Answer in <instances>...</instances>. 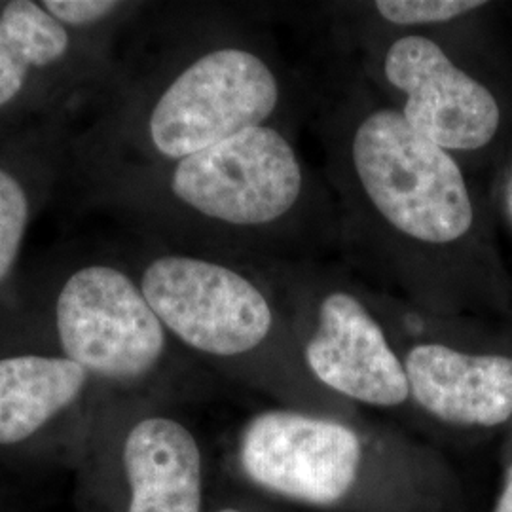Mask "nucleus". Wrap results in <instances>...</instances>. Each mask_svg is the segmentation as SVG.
Here are the masks:
<instances>
[{
    "label": "nucleus",
    "mask_w": 512,
    "mask_h": 512,
    "mask_svg": "<svg viewBox=\"0 0 512 512\" xmlns=\"http://www.w3.org/2000/svg\"><path fill=\"white\" fill-rule=\"evenodd\" d=\"M54 321L63 357L101 380H141L164 355V325L139 281L109 262L82 264L63 279Z\"/></svg>",
    "instance_id": "obj_2"
},
{
    "label": "nucleus",
    "mask_w": 512,
    "mask_h": 512,
    "mask_svg": "<svg viewBox=\"0 0 512 512\" xmlns=\"http://www.w3.org/2000/svg\"><path fill=\"white\" fill-rule=\"evenodd\" d=\"M219 512H239V511H236V509H222V511H219Z\"/></svg>",
    "instance_id": "obj_17"
},
{
    "label": "nucleus",
    "mask_w": 512,
    "mask_h": 512,
    "mask_svg": "<svg viewBox=\"0 0 512 512\" xmlns=\"http://www.w3.org/2000/svg\"><path fill=\"white\" fill-rule=\"evenodd\" d=\"M88 380L90 374L67 357L0 359V446L31 439L80 399Z\"/></svg>",
    "instance_id": "obj_11"
},
{
    "label": "nucleus",
    "mask_w": 512,
    "mask_h": 512,
    "mask_svg": "<svg viewBox=\"0 0 512 512\" xmlns=\"http://www.w3.org/2000/svg\"><path fill=\"white\" fill-rule=\"evenodd\" d=\"M169 186L205 219L260 226L281 219L298 202L302 167L279 131L258 126L177 162Z\"/></svg>",
    "instance_id": "obj_5"
},
{
    "label": "nucleus",
    "mask_w": 512,
    "mask_h": 512,
    "mask_svg": "<svg viewBox=\"0 0 512 512\" xmlns=\"http://www.w3.org/2000/svg\"><path fill=\"white\" fill-rule=\"evenodd\" d=\"M494 512H512V465L507 469L505 484H503V490L497 499Z\"/></svg>",
    "instance_id": "obj_16"
},
{
    "label": "nucleus",
    "mask_w": 512,
    "mask_h": 512,
    "mask_svg": "<svg viewBox=\"0 0 512 512\" xmlns=\"http://www.w3.org/2000/svg\"><path fill=\"white\" fill-rule=\"evenodd\" d=\"M410 393L431 416L465 427H495L512 416V359L420 344L406 355Z\"/></svg>",
    "instance_id": "obj_9"
},
{
    "label": "nucleus",
    "mask_w": 512,
    "mask_h": 512,
    "mask_svg": "<svg viewBox=\"0 0 512 512\" xmlns=\"http://www.w3.org/2000/svg\"><path fill=\"white\" fill-rule=\"evenodd\" d=\"M33 194L14 167L0 162V289L18 266L33 219Z\"/></svg>",
    "instance_id": "obj_13"
},
{
    "label": "nucleus",
    "mask_w": 512,
    "mask_h": 512,
    "mask_svg": "<svg viewBox=\"0 0 512 512\" xmlns=\"http://www.w3.org/2000/svg\"><path fill=\"white\" fill-rule=\"evenodd\" d=\"M277 101V80L258 55L241 48L207 52L177 74L152 105L150 147L165 160L181 162L262 126Z\"/></svg>",
    "instance_id": "obj_3"
},
{
    "label": "nucleus",
    "mask_w": 512,
    "mask_h": 512,
    "mask_svg": "<svg viewBox=\"0 0 512 512\" xmlns=\"http://www.w3.org/2000/svg\"><path fill=\"white\" fill-rule=\"evenodd\" d=\"M40 4L69 31L99 25L122 8L116 0H42Z\"/></svg>",
    "instance_id": "obj_15"
},
{
    "label": "nucleus",
    "mask_w": 512,
    "mask_h": 512,
    "mask_svg": "<svg viewBox=\"0 0 512 512\" xmlns=\"http://www.w3.org/2000/svg\"><path fill=\"white\" fill-rule=\"evenodd\" d=\"M385 78L406 95L404 120L444 150L486 147L501 124L494 93L461 71L437 42L395 40L384 61Z\"/></svg>",
    "instance_id": "obj_7"
},
{
    "label": "nucleus",
    "mask_w": 512,
    "mask_h": 512,
    "mask_svg": "<svg viewBox=\"0 0 512 512\" xmlns=\"http://www.w3.org/2000/svg\"><path fill=\"white\" fill-rule=\"evenodd\" d=\"M484 4L480 0H380L376 10L395 25H429L465 16Z\"/></svg>",
    "instance_id": "obj_14"
},
{
    "label": "nucleus",
    "mask_w": 512,
    "mask_h": 512,
    "mask_svg": "<svg viewBox=\"0 0 512 512\" xmlns=\"http://www.w3.org/2000/svg\"><path fill=\"white\" fill-rule=\"evenodd\" d=\"M361 456L353 429L291 410L258 414L239 442L241 467L255 484L311 505H332L348 494Z\"/></svg>",
    "instance_id": "obj_6"
},
{
    "label": "nucleus",
    "mask_w": 512,
    "mask_h": 512,
    "mask_svg": "<svg viewBox=\"0 0 512 512\" xmlns=\"http://www.w3.org/2000/svg\"><path fill=\"white\" fill-rule=\"evenodd\" d=\"M139 287L164 329L207 355L249 353L274 325L266 296L247 277L196 256L154 258Z\"/></svg>",
    "instance_id": "obj_4"
},
{
    "label": "nucleus",
    "mask_w": 512,
    "mask_h": 512,
    "mask_svg": "<svg viewBox=\"0 0 512 512\" xmlns=\"http://www.w3.org/2000/svg\"><path fill=\"white\" fill-rule=\"evenodd\" d=\"M129 512L202 511V454L194 435L171 418L135 423L124 442Z\"/></svg>",
    "instance_id": "obj_10"
},
{
    "label": "nucleus",
    "mask_w": 512,
    "mask_h": 512,
    "mask_svg": "<svg viewBox=\"0 0 512 512\" xmlns=\"http://www.w3.org/2000/svg\"><path fill=\"white\" fill-rule=\"evenodd\" d=\"M73 50V33L40 2L10 0L0 8V112L25 97L33 74L61 65Z\"/></svg>",
    "instance_id": "obj_12"
},
{
    "label": "nucleus",
    "mask_w": 512,
    "mask_h": 512,
    "mask_svg": "<svg viewBox=\"0 0 512 512\" xmlns=\"http://www.w3.org/2000/svg\"><path fill=\"white\" fill-rule=\"evenodd\" d=\"M351 152L368 200L404 236L442 245L471 230L475 211L459 165L401 112L370 114Z\"/></svg>",
    "instance_id": "obj_1"
},
{
    "label": "nucleus",
    "mask_w": 512,
    "mask_h": 512,
    "mask_svg": "<svg viewBox=\"0 0 512 512\" xmlns=\"http://www.w3.org/2000/svg\"><path fill=\"white\" fill-rule=\"evenodd\" d=\"M306 361L321 384L359 403L399 406L410 395L403 363L353 294L338 291L323 300Z\"/></svg>",
    "instance_id": "obj_8"
}]
</instances>
